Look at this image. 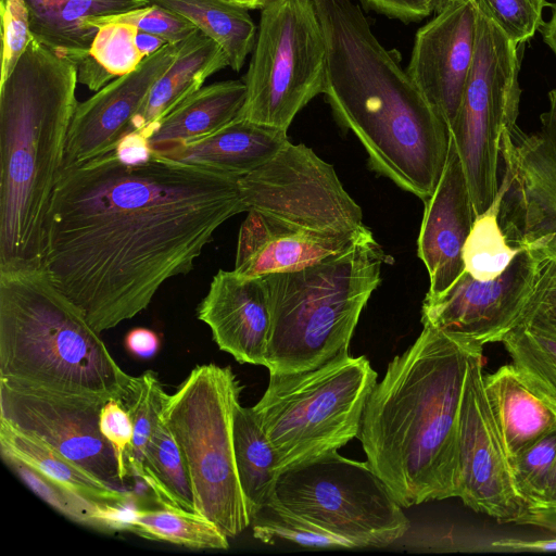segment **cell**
Returning <instances> with one entry per match:
<instances>
[{"instance_id":"2","label":"cell","mask_w":556,"mask_h":556,"mask_svg":"<svg viewBox=\"0 0 556 556\" xmlns=\"http://www.w3.org/2000/svg\"><path fill=\"white\" fill-rule=\"evenodd\" d=\"M327 46L323 94L370 168L424 202L443 173L450 129L353 0H314Z\"/></svg>"},{"instance_id":"32","label":"cell","mask_w":556,"mask_h":556,"mask_svg":"<svg viewBox=\"0 0 556 556\" xmlns=\"http://www.w3.org/2000/svg\"><path fill=\"white\" fill-rule=\"evenodd\" d=\"M1 457L27 488L58 513L74 522L96 530L121 531L118 513L119 507L126 502L101 503L84 497L14 457L7 455Z\"/></svg>"},{"instance_id":"40","label":"cell","mask_w":556,"mask_h":556,"mask_svg":"<svg viewBox=\"0 0 556 556\" xmlns=\"http://www.w3.org/2000/svg\"><path fill=\"white\" fill-rule=\"evenodd\" d=\"M517 46L533 37L544 23L546 0H475Z\"/></svg>"},{"instance_id":"1","label":"cell","mask_w":556,"mask_h":556,"mask_svg":"<svg viewBox=\"0 0 556 556\" xmlns=\"http://www.w3.org/2000/svg\"><path fill=\"white\" fill-rule=\"evenodd\" d=\"M242 212L238 176L154 153L127 165L113 150L61 173L43 269L100 333L188 274L215 231Z\"/></svg>"},{"instance_id":"36","label":"cell","mask_w":556,"mask_h":556,"mask_svg":"<svg viewBox=\"0 0 556 556\" xmlns=\"http://www.w3.org/2000/svg\"><path fill=\"white\" fill-rule=\"evenodd\" d=\"M255 539L275 544L288 541L313 548H350L343 540L295 517L268 502L251 519Z\"/></svg>"},{"instance_id":"41","label":"cell","mask_w":556,"mask_h":556,"mask_svg":"<svg viewBox=\"0 0 556 556\" xmlns=\"http://www.w3.org/2000/svg\"><path fill=\"white\" fill-rule=\"evenodd\" d=\"M0 14L2 35L1 83L12 72L33 36L25 0H0Z\"/></svg>"},{"instance_id":"18","label":"cell","mask_w":556,"mask_h":556,"mask_svg":"<svg viewBox=\"0 0 556 556\" xmlns=\"http://www.w3.org/2000/svg\"><path fill=\"white\" fill-rule=\"evenodd\" d=\"M181 43H168L142 60L139 66L113 79L89 99L77 103L73 114L62 172L113 151L128 134L154 83L176 60Z\"/></svg>"},{"instance_id":"16","label":"cell","mask_w":556,"mask_h":556,"mask_svg":"<svg viewBox=\"0 0 556 556\" xmlns=\"http://www.w3.org/2000/svg\"><path fill=\"white\" fill-rule=\"evenodd\" d=\"M540 261L519 250L495 279L480 281L464 270L442 293L426 295L421 323L480 345L502 342L520 324L534 291Z\"/></svg>"},{"instance_id":"26","label":"cell","mask_w":556,"mask_h":556,"mask_svg":"<svg viewBox=\"0 0 556 556\" xmlns=\"http://www.w3.org/2000/svg\"><path fill=\"white\" fill-rule=\"evenodd\" d=\"M245 98L247 86L241 80H224L200 88L159 123L149 138L153 153L217 131L239 116Z\"/></svg>"},{"instance_id":"44","label":"cell","mask_w":556,"mask_h":556,"mask_svg":"<svg viewBox=\"0 0 556 556\" xmlns=\"http://www.w3.org/2000/svg\"><path fill=\"white\" fill-rule=\"evenodd\" d=\"M114 152L117 159L127 165L143 164L153 155L149 138L137 130L125 135L116 144Z\"/></svg>"},{"instance_id":"35","label":"cell","mask_w":556,"mask_h":556,"mask_svg":"<svg viewBox=\"0 0 556 556\" xmlns=\"http://www.w3.org/2000/svg\"><path fill=\"white\" fill-rule=\"evenodd\" d=\"M166 397L167 393L154 371L132 376L122 400L134 426L132 440L125 455L128 477H142L146 448L161 418Z\"/></svg>"},{"instance_id":"47","label":"cell","mask_w":556,"mask_h":556,"mask_svg":"<svg viewBox=\"0 0 556 556\" xmlns=\"http://www.w3.org/2000/svg\"><path fill=\"white\" fill-rule=\"evenodd\" d=\"M493 546L518 551H556V535L553 539L519 540L502 539L492 543Z\"/></svg>"},{"instance_id":"52","label":"cell","mask_w":556,"mask_h":556,"mask_svg":"<svg viewBox=\"0 0 556 556\" xmlns=\"http://www.w3.org/2000/svg\"><path fill=\"white\" fill-rule=\"evenodd\" d=\"M539 509L556 513V462L546 486L542 507Z\"/></svg>"},{"instance_id":"11","label":"cell","mask_w":556,"mask_h":556,"mask_svg":"<svg viewBox=\"0 0 556 556\" xmlns=\"http://www.w3.org/2000/svg\"><path fill=\"white\" fill-rule=\"evenodd\" d=\"M326 66L314 0H270L262 8L238 117L288 130L295 115L324 92Z\"/></svg>"},{"instance_id":"46","label":"cell","mask_w":556,"mask_h":556,"mask_svg":"<svg viewBox=\"0 0 556 556\" xmlns=\"http://www.w3.org/2000/svg\"><path fill=\"white\" fill-rule=\"evenodd\" d=\"M78 83L92 91H98L111 83L114 77L90 53L76 64Z\"/></svg>"},{"instance_id":"24","label":"cell","mask_w":556,"mask_h":556,"mask_svg":"<svg viewBox=\"0 0 556 556\" xmlns=\"http://www.w3.org/2000/svg\"><path fill=\"white\" fill-rule=\"evenodd\" d=\"M33 38L75 65L90 53L98 28L87 23L123 14L150 0H25Z\"/></svg>"},{"instance_id":"38","label":"cell","mask_w":556,"mask_h":556,"mask_svg":"<svg viewBox=\"0 0 556 556\" xmlns=\"http://www.w3.org/2000/svg\"><path fill=\"white\" fill-rule=\"evenodd\" d=\"M97 28L90 54L116 78L135 71L144 59L135 42L138 29L127 23H110Z\"/></svg>"},{"instance_id":"5","label":"cell","mask_w":556,"mask_h":556,"mask_svg":"<svg viewBox=\"0 0 556 556\" xmlns=\"http://www.w3.org/2000/svg\"><path fill=\"white\" fill-rule=\"evenodd\" d=\"M131 378L45 269L0 271V379L122 401Z\"/></svg>"},{"instance_id":"34","label":"cell","mask_w":556,"mask_h":556,"mask_svg":"<svg viewBox=\"0 0 556 556\" xmlns=\"http://www.w3.org/2000/svg\"><path fill=\"white\" fill-rule=\"evenodd\" d=\"M502 191L482 214L476 216L463 248L464 270L480 281L498 277L519 252L506 241L498 223Z\"/></svg>"},{"instance_id":"42","label":"cell","mask_w":556,"mask_h":556,"mask_svg":"<svg viewBox=\"0 0 556 556\" xmlns=\"http://www.w3.org/2000/svg\"><path fill=\"white\" fill-rule=\"evenodd\" d=\"M100 430L116 450L122 466L127 470L125 455L130 446L134 426L128 410L122 401L110 399L100 412Z\"/></svg>"},{"instance_id":"17","label":"cell","mask_w":556,"mask_h":556,"mask_svg":"<svg viewBox=\"0 0 556 556\" xmlns=\"http://www.w3.org/2000/svg\"><path fill=\"white\" fill-rule=\"evenodd\" d=\"M477 26L475 0H460L437 13L415 35L406 72L448 129L472 65Z\"/></svg>"},{"instance_id":"50","label":"cell","mask_w":556,"mask_h":556,"mask_svg":"<svg viewBox=\"0 0 556 556\" xmlns=\"http://www.w3.org/2000/svg\"><path fill=\"white\" fill-rule=\"evenodd\" d=\"M136 46L139 52L143 55V58L150 56L166 45H168L163 38L150 34L138 30L135 38Z\"/></svg>"},{"instance_id":"30","label":"cell","mask_w":556,"mask_h":556,"mask_svg":"<svg viewBox=\"0 0 556 556\" xmlns=\"http://www.w3.org/2000/svg\"><path fill=\"white\" fill-rule=\"evenodd\" d=\"M139 480L152 492L156 506L197 514L184 456L162 414L147 445Z\"/></svg>"},{"instance_id":"9","label":"cell","mask_w":556,"mask_h":556,"mask_svg":"<svg viewBox=\"0 0 556 556\" xmlns=\"http://www.w3.org/2000/svg\"><path fill=\"white\" fill-rule=\"evenodd\" d=\"M268 502L350 548L391 545L409 528L403 507L370 464L337 451L280 472Z\"/></svg>"},{"instance_id":"7","label":"cell","mask_w":556,"mask_h":556,"mask_svg":"<svg viewBox=\"0 0 556 556\" xmlns=\"http://www.w3.org/2000/svg\"><path fill=\"white\" fill-rule=\"evenodd\" d=\"M376 383L369 361L349 351L312 370L269 374L252 407L276 452L279 472L357 438Z\"/></svg>"},{"instance_id":"54","label":"cell","mask_w":556,"mask_h":556,"mask_svg":"<svg viewBox=\"0 0 556 556\" xmlns=\"http://www.w3.org/2000/svg\"><path fill=\"white\" fill-rule=\"evenodd\" d=\"M428 5L431 13H439L450 7L451 4L460 0H424Z\"/></svg>"},{"instance_id":"8","label":"cell","mask_w":556,"mask_h":556,"mask_svg":"<svg viewBox=\"0 0 556 556\" xmlns=\"http://www.w3.org/2000/svg\"><path fill=\"white\" fill-rule=\"evenodd\" d=\"M241 389L229 366L198 365L167 394L162 410L187 466L195 513L228 539L251 525L232 440L233 408Z\"/></svg>"},{"instance_id":"22","label":"cell","mask_w":556,"mask_h":556,"mask_svg":"<svg viewBox=\"0 0 556 556\" xmlns=\"http://www.w3.org/2000/svg\"><path fill=\"white\" fill-rule=\"evenodd\" d=\"M288 141L286 129L237 117L202 139L154 154L241 177L273 159Z\"/></svg>"},{"instance_id":"37","label":"cell","mask_w":556,"mask_h":556,"mask_svg":"<svg viewBox=\"0 0 556 556\" xmlns=\"http://www.w3.org/2000/svg\"><path fill=\"white\" fill-rule=\"evenodd\" d=\"M555 462L556 430L540 439L510 464L515 490L528 510L542 507Z\"/></svg>"},{"instance_id":"21","label":"cell","mask_w":556,"mask_h":556,"mask_svg":"<svg viewBox=\"0 0 556 556\" xmlns=\"http://www.w3.org/2000/svg\"><path fill=\"white\" fill-rule=\"evenodd\" d=\"M367 230L326 235L251 210L239 230L233 270L247 277L298 270L345 250Z\"/></svg>"},{"instance_id":"3","label":"cell","mask_w":556,"mask_h":556,"mask_svg":"<svg viewBox=\"0 0 556 556\" xmlns=\"http://www.w3.org/2000/svg\"><path fill=\"white\" fill-rule=\"evenodd\" d=\"M479 346L424 326L368 396L357 438L404 508L457 497L460 403Z\"/></svg>"},{"instance_id":"25","label":"cell","mask_w":556,"mask_h":556,"mask_svg":"<svg viewBox=\"0 0 556 556\" xmlns=\"http://www.w3.org/2000/svg\"><path fill=\"white\" fill-rule=\"evenodd\" d=\"M226 66L229 65L223 49L200 30L195 31L181 43L174 63L154 83L128 132L137 130L150 138L168 113Z\"/></svg>"},{"instance_id":"19","label":"cell","mask_w":556,"mask_h":556,"mask_svg":"<svg viewBox=\"0 0 556 556\" xmlns=\"http://www.w3.org/2000/svg\"><path fill=\"white\" fill-rule=\"evenodd\" d=\"M424 203L417 254L429 275L426 295L434 296L464 271L463 248L476 218L464 168L451 136L441 178Z\"/></svg>"},{"instance_id":"20","label":"cell","mask_w":556,"mask_h":556,"mask_svg":"<svg viewBox=\"0 0 556 556\" xmlns=\"http://www.w3.org/2000/svg\"><path fill=\"white\" fill-rule=\"evenodd\" d=\"M219 350L241 364L265 366L270 311L263 277L219 269L197 308Z\"/></svg>"},{"instance_id":"14","label":"cell","mask_w":556,"mask_h":556,"mask_svg":"<svg viewBox=\"0 0 556 556\" xmlns=\"http://www.w3.org/2000/svg\"><path fill=\"white\" fill-rule=\"evenodd\" d=\"M106 401L0 379V420L39 439L97 479L125 490L128 472L100 430Z\"/></svg>"},{"instance_id":"28","label":"cell","mask_w":556,"mask_h":556,"mask_svg":"<svg viewBox=\"0 0 556 556\" xmlns=\"http://www.w3.org/2000/svg\"><path fill=\"white\" fill-rule=\"evenodd\" d=\"M232 440L239 482L250 519L271 497L278 476L277 456L253 407L240 401L232 415Z\"/></svg>"},{"instance_id":"48","label":"cell","mask_w":556,"mask_h":556,"mask_svg":"<svg viewBox=\"0 0 556 556\" xmlns=\"http://www.w3.org/2000/svg\"><path fill=\"white\" fill-rule=\"evenodd\" d=\"M519 525H530L556 535V513L543 509H530Z\"/></svg>"},{"instance_id":"23","label":"cell","mask_w":556,"mask_h":556,"mask_svg":"<svg viewBox=\"0 0 556 556\" xmlns=\"http://www.w3.org/2000/svg\"><path fill=\"white\" fill-rule=\"evenodd\" d=\"M484 390L509 464L556 430V412L513 364L484 376Z\"/></svg>"},{"instance_id":"15","label":"cell","mask_w":556,"mask_h":556,"mask_svg":"<svg viewBox=\"0 0 556 556\" xmlns=\"http://www.w3.org/2000/svg\"><path fill=\"white\" fill-rule=\"evenodd\" d=\"M457 497L500 522L519 525L528 510L485 394L482 346L470 355L460 403Z\"/></svg>"},{"instance_id":"53","label":"cell","mask_w":556,"mask_h":556,"mask_svg":"<svg viewBox=\"0 0 556 556\" xmlns=\"http://www.w3.org/2000/svg\"><path fill=\"white\" fill-rule=\"evenodd\" d=\"M225 2L249 10L264 8L270 0H224Z\"/></svg>"},{"instance_id":"6","label":"cell","mask_w":556,"mask_h":556,"mask_svg":"<svg viewBox=\"0 0 556 556\" xmlns=\"http://www.w3.org/2000/svg\"><path fill=\"white\" fill-rule=\"evenodd\" d=\"M388 260L369 229L317 263L263 276L270 311L265 353L269 374L312 370L349 351Z\"/></svg>"},{"instance_id":"39","label":"cell","mask_w":556,"mask_h":556,"mask_svg":"<svg viewBox=\"0 0 556 556\" xmlns=\"http://www.w3.org/2000/svg\"><path fill=\"white\" fill-rule=\"evenodd\" d=\"M110 23L134 25L138 30L156 35L173 45L184 42L199 30L184 16L152 2L123 14L93 20L88 22L87 26L97 28Z\"/></svg>"},{"instance_id":"45","label":"cell","mask_w":556,"mask_h":556,"mask_svg":"<svg viewBox=\"0 0 556 556\" xmlns=\"http://www.w3.org/2000/svg\"><path fill=\"white\" fill-rule=\"evenodd\" d=\"M124 344L130 355L148 359L159 352L161 340L155 331L144 327H136L127 332Z\"/></svg>"},{"instance_id":"31","label":"cell","mask_w":556,"mask_h":556,"mask_svg":"<svg viewBox=\"0 0 556 556\" xmlns=\"http://www.w3.org/2000/svg\"><path fill=\"white\" fill-rule=\"evenodd\" d=\"M126 531L140 538L197 549H227L228 538L204 517L176 508L139 507Z\"/></svg>"},{"instance_id":"29","label":"cell","mask_w":556,"mask_h":556,"mask_svg":"<svg viewBox=\"0 0 556 556\" xmlns=\"http://www.w3.org/2000/svg\"><path fill=\"white\" fill-rule=\"evenodd\" d=\"M191 22L225 52L228 65L239 72L252 52L257 28L245 9L224 0H150Z\"/></svg>"},{"instance_id":"43","label":"cell","mask_w":556,"mask_h":556,"mask_svg":"<svg viewBox=\"0 0 556 556\" xmlns=\"http://www.w3.org/2000/svg\"><path fill=\"white\" fill-rule=\"evenodd\" d=\"M362 2L375 12L402 22H418L432 14L424 0H362Z\"/></svg>"},{"instance_id":"27","label":"cell","mask_w":556,"mask_h":556,"mask_svg":"<svg viewBox=\"0 0 556 556\" xmlns=\"http://www.w3.org/2000/svg\"><path fill=\"white\" fill-rule=\"evenodd\" d=\"M0 453L14 457L77 494L101 503H125L136 495L108 484L71 463L39 439L0 420Z\"/></svg>"},{"instance_id":"4","label":"cell","mask_w":556,"mask_h":556,"mask_svg":"<svg viewBox=\"0 0 556 556\" xmlns=\"http://www.w3.org/2000/svg\"><path fill=\"white\" fill-rule=\"evenodd\" d=\"M77 83L76 65L34 38L0 83V271L43 269Z\"/></svg>"},{"instance_id":"13","label":"cell","mask_w":556,"mask_h":556,"mask_svg":"<svg viewBox=\"0 0 556 556\" xmlns=\"http://www.w3.org/2000/svg\"><path fill=\"white\" fill-rule=\"evenodd\" d=\"M239 188L245 212L332 236L368 228L333 166L303 143L288 141L268 162L239 177Z\"/></svg>"},{"instance_id":"51","label":"cell","mask_w":556,"mask_h":556,"mask_svg":"<svg viewBox=\"0 0 556 556\" xmlns=\"http://www.w3.org/2000/svg\"><path fill=\"white\" fill-rule=\"evenodd\" d=\"M543 35L545 43L556 54V3L552 4V17L547 23H543L539 28Z\"/></svg>"},{"instance_id":"33","label":"cell","mask_w":556,"mask_h":556,"mask_svg":"<svg viewBox=\"0 0 556 556\" xmlns=\"http://www.w3.org/2000/svg\"><path fill=\"white\" fill-rule=\"evenodd\" d=\"M511 364L556 412V339L527 325L502 340Z\"/></svg>"},{"instance_id":"49","label":"cell","mask_w":556,"mask_h":556,"mask_svg":"<svg viewBox=\"0 0 556 556\" xmlns=\"http://www.w3.org/2000/svg\"><path fill=\"white\" fill-rule=\"evenodd\" d=\"M522 325L530 326L556 339V306L535 314Z\"/></svg>"},{"instance_id":"10","label":"cell","mask_w":556,"mask_h":556,"mask_svg":"<svg viewBox=\"0 0 556 556\" xmlns=\"http://www.w3.org/2000/svg\"><path fill=\"white\" fill-rule=\"evenodd\" d=\"M548 102L539 131L528 134L515 125L503 132L500 146V226L509 245L540 261L535 288L518 326L556 306L555 89Z\"/></svg>"},{"instance_id":"12","label":"cell","mask_w":556,"mask_h":556,"mask_svg":"<svg viewBox=\"0 0 556 556\" xmlns=\"http://www.w3.org/2000/svg\"><path fill=\"white\" fill-rule=\"evenodd\" d=\"M476 4L475 54L450 136L459 155L477 216L488 210L498 191L501 138L506 129L516 125L521 89L518 46L481 5Z\"/></svg>"}]
</instances>
